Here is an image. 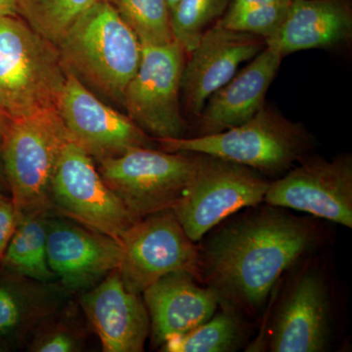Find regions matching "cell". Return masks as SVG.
I'll return each mask as SVG.
<instances>
[{
    "label": "cell",
    "instance_id": "obj_16",
    "mask_svg": "<svg viewBox=\"0 0 352 352\" xmlns=\"http://www.w3.org/2000/svg\"><path fill=\"white\" fill-rule=\"evenodd\" d=\"M330 300L325 282L307 271L289 289L278 310L272 331L273 352H321L330 333Z\"/></svg>",
    "mask_w": 352,
    "mask_h": 352
},
{
    "label": "cell",
    "instance_id": "obj_22",
    "mask_svg": "<svg viewBox=\"0 0 352 352\" xmlns=\"http://www.w3.org/2000/svg\"><path fill=\"white\" fill-rule=\"evenodd\" d=\"M48 294L36 287L0 285V337L36 325L50 314Z\"/></svg>",
    "mask_w": 352,
    "mask_h": 352
},
{
    "label": "cell",
    "instance_id": "obj_14",
    "mask_svg": "<svg viewBox=\"0 0 352 352\" xmlns=\"http://www.w3.org/2000/svg\"><path fill=\"white\" fill-rule=\"evenodd\" d=\"M261 36L232 31L215 23L208 28L185 62L182 101L185 112L198 118L208 99L265 48Z\"/></svg>",
    "mask_w": 352,
    "mask_h": 352
},
{
    "label": "cell",
    "instance_id": "obj_4",
    "mask_svg": "<svg viewBox=\"0 0 352 352\" xmlns=\"http://www.w3.org/2000/svg\"><path fill=\"white\" fill-rule=\"evenodd\" d=\"M67 76L54 43L16 16L0 18V109L9 119L57 109Z\"/></svg>",
    "mask_w": 352,
    "mask_h": 352
},
{
    "label": "cell",
    "instance_id": "obj_17",
    "mask_svg": "<svg viewBox=\"0 0 352 352\" xmlns=\"http://www.w3.org/2000/svg\"><path fill=\"white\" fill-rule=\"evenodd\" d=\"M196 279L184 271L173 272L143 292L155 346H162L171 338L193 330L217 312L219 296Z\"/></svg>",
    "mask_w": 352,
    "mask_h": 352
},
{
    "label": "cell",
    "instance_id": "obj_5",
    "mask_svg": "<svg viewBox=\"0 0 352 352\" xmlns=\"http://www.w3.org/2000/svg\"><path fill=\"white\" fill-rule=\"evenodd\" d=\"M69 139L57 109L10 120L1 138V154L18 214L53 212L51 180Z\"/></svg>",
    "mask_w": 352,
    "mask_h": 352
},
{
    "label": "cell",
    "instance_id": "obj_34",
    "mask_svg": "<svg viewBox=\"0 0 352 352\" xmlns=\"http://www.w3.org/2000/svg\"><path fill=\"white\" fill-rule=\"evenodd\" d=\"M2 197H6V196L0 195V198H2Z\"/></svg>",
    "mask_w": 352,
    "mask_h": 352
},
{
    "label": "cell",
    "instance_id": "obj_21",
    "mask_svg": "<svg viewBox=\"0 0 352 352\" xmlns=\"http://www.w3.org/2000/svg\"><path fill=\"white\" fill-rule=\"evenodd\" d=\"M242 340V328L235 310L224 307L207 322L183 335L175 336L161 346L166 352L235 351Z\"/></svg>",
    "mask_w": 352,
    "mask_h": 352
},
{
    "label": "cell",
    "instance_id": "obj_29",
    "mask_svg": "<svg viewBox=\"0 0 352 352\" xmlns=\"http://www.w3.org/2000/svg\"><path fill=\"white\" fill-rule=\"evenodd\" d=\"M289 1V0H231L226 12L235 13L245 9L275 3V2Z\"/></svg>",
    "mask_w": 352,
    "mask_h": 352
},
{
    "label": "cell",
    "instance_id": "obj_24",
    "mask_svg": "<svg viewBox=\"0 0 352 352\" xmlns=\"http://www.w3.org/2000/svg\"><path fill=\"white\" fill-rule=\"evenodd\" d=\"M100 0H21L19 13L34 31L57 45L69 27Z\"/></svg>",
    "mask_w": 352,
    "mask_h": 352
},
{
    "label": "cell",
    "instance_id": "obj_12",
    "mask_svg": "<svg viewBox=\"0 0 352 352\" xmlns=\"http://www.w3.org/2000/svg\"><path fill=\"white\" fill-rule=\"evenodd\" d=\"M58 112L69 138L100 162L134 148H154V143L129 119L109 107L73 74L67 76Z\"/></svg>",
    "mask_w": 352,
    "mask_h": 352
},
{
    "label": "cell",
    "instance_id": "obj_18",
    "mask_svg": "<svg viewBox=\"0 0 352 352\" xmlns=\"http://www.w3.org/2000/svg\"><path fill=\"white\" fill-rule=\"evenodd\" d=\"M283 57L265 46L251 63L208 99L199 116V135L233 129L251 120L265 105V97Z\"/></svg>",
    "mask_w": 352,
    "mask_h": 352
},
{
    "label": "cell",
    "instance_id": "obj_33",
    "mask_svg": "<svg viewBox=\"0 0 352 352\" xmlns=\"http://www.w3.org/2000/svg\"><path fill=\"white\" fill-rule=\"evenodd\" d=\"M179 1V0H168V6H170V10L173 8L177 4V2Z\"/></svg>",
    "mask_w": 352,
    "mask_h": 352
},
{
    "label": "cell",
    "instance_id": "obj_11",
    "mask_svg": "<svg viewBox=\"0 0 352 352\" xmlns=\"http://www.w3.org/2000/svg\"><path fill=\"white\" fill-rule=\"evenodd\" d=\"M264 201L351 228V155H340L331 161L308 155L283 177L270 182Z\"/></svg>",
    "mask_w": 352,
    "mask_h": 352
},
{
    "label": "cell",
    "instance_id": "obj_30",
    "mask_svg": "<svg viewBox=\"0 0 352 352\" xmlns=\"http://www.w3.org/2000/svg\"><path fill=\"white\" fill-rule=\"evenodd\" d=\"M21 0H0V18L17 16Z\"/></svg>",
    "mask_w": 352,
    "mask_h": 352
},
{
    "label": "cell",
    "instance_id": "obj_2",
    "mask_svg": "<svg viewBox=\"0 0 352 352\" xmlns=\"http://www.w3.org/2000/svg\"><path fill=\"white\" fill-rule=\"evenodd\" d=\"M65 68L85 85L122 105L142 46L108 0L90 7L57 43Z\"/></svg>",
    "mask_w": 352,
    "mask_h": 352
},
{
    "label": "cell",
    "instance_id": "obj_23",
    "mask_svg": "<svg viewBox=\"0 0 352 352\" xmlns=\"http://www.w3.org/2000/svg\"><path fill=\"white\" fill-rule=\"evenodd\" d=\"M113 6L141 44L175 41L168 0H113Z\"/></svg>",
    "mask_w": 352,
    "mask_h": 352
},
{
    "label": "cell",
    "instance_id": "obj_1",
    "mask_svg": "<svg viewBox=\"0 0 352 352\" xmlns=\"http://www.w3.org/2000/svg\"><path fill=\"white\" fill-rule=\"evenodd\" d=\"M315 239L311 220L268 205L210 236L199 250L200 277L214 289L219 305L254 314Z\"/></svg>",
    "mask_w": 352,
    "mask_h": 352
},
{
    "label": "cell",
    "instance_id": "obj_32",
    "mask_svg": "<svg viewBox=\"0 0 352 352\" xmlns=\"http://www.w3.org/2000/svg\"><path fill=\"white\" fill-rule=\"evenodd\" d=\"M9 122H10V119L0 109V141H1L2 136H3L4 132L8 126Z\"/></svg>",
    "mask_w": 352,
    "mask_h": 352
},
{
    "label": "cell",
    "instance_id": "obj_15",
    "mask_svg": "<svg viewBox=\"0 0 352 352\" xmlns=\"http://www.w3.org/2000/svg\"><path fill=\"white\" fill-rule=\"evenodd\" d=\"M80 305L105 352H141L150 318L139 295L127 291L119 270L112 271L80 298Z\"/></svg>",
    "mask_w": 352,
    "mask_h": 352
},
{
    "label": "cell",
    "instance_id": "obj_19",
    "mask_svg": "<svg viewBox=\"0 0 352 352\" xmlns=\"http://www.w3.org/2000/svg\"><path fill=\"white\" fill-rule=\"evenodd\" d=\"M351 34L349 0H292L279 31L265 43L284 58L298 51L336 47Z\"/></svg>",
    "mask_w": 352,
    "mask_h": 352
},
{
    "label": "cell",
    "instance_id": "obj_10",
    "mask_svg": "<svg viewBox=\"0 0 352 352\" xmlns=\"http://www.w3.org/2000/svg\"><path fill=\"white\" fill-rule=\"evenodd\" d=\"M119 272L127 291L140 296L166 275L184 271L200 278V254L171 208L134 222L120 239Z\"/></svg>",
    "mask_w": 352,
    "mask_h": 352
},
{
    "label": "cell",
    "instance_id": "obj_7",
    "mask_svg": "<svg viewBox=\"0 0 352 352\" xmlns=\"http://www.w3.org/2000/svg\"><path fill=\"white\" fill-rule=\"evenodd\" d=\"M97 163L104 182L138 221L173 210L195 170L196 154L140 147Z\"/></svg>",
    "mask_w": 352,
    "mask_h": 352
},
{
    "label": "cell",
    "instance_id": "obj_3",
    "mask_svg": "<svg viewBox=\"0 0 352 352\" xmlns=\"http://www.w3.org/2000/svg\"><path fill=\"white\" fill-rule=\"evenodd\" d=\"M157 140L164 151L210 155L266 175L291 170L314 147L302 124L287 119L267 104L251 120L219 133Z\"/></svg>",
    "mask_w": 352,
    "mask_h": 352
},
{
    "label": "cell",
    "instance_id": "obj_26",
    "mask_svg": "<svg viewBox=\"0 0 352 352\" xmlns=\"http://www.w3.org/2000/svg\"><path fill=\"white\" fill-rule=\"evenodd\" d=\"M291 1L289 0L252 7L239 12H226L217 23L232 31L261 36L266 43L279 31L286 19Z\"/></svg>",
    "mask_w": 352,
    "mask_h": 352
},
{
    "label": "cell",
    "instance_id": "obj_9",
    "mask_svg": "<svg viewBox=\"0 0 352 352\" xmlns=\"http://www.w3.org/2000/svg\"><path fill=\"white\" fill-rule=\"evenodd\" d=\"M53 210L120 243L135 222L117 194L108 186L94 157L69 139L51 180Z\"/></svg>",
    "mask_w": 352,
    "mask_h": 352
},
{
    "label": "cell",
    "instance_id": "obj_8",
    "mask_svg": "<svg viewBox=\"0 0 352 352\" xmlns=\"http://www.w3.org/2000/svg\"><path fill=\"white\" fill-rule=\"evenodd\" d=\"M141 46L140 64L122 98L127 116L157 139L185 138L182 78L186 53L176 41Z\"/></svg>",
    "mask_w": 352,
    "mask_h": 352
},
{
    "label": "cell",
    "instance_id": "obj_28",
    "mask_svg": "<svg viewBox=\"0 0 352 352\" xmlns=\"http://www.w3.org/2000/svg\"><path fill=\"white\" fill-rule=\"evenodd\" d=\"M18 219L19 214L11 198H0V258L3 256L7 245L12 237Z\"/></svg>",
    "mask_w": 352,
    "mask_h": 352
},
{
    "label": "cell",
    "instance_id": "obj_13",
    "mask_svg": "<svg viewBox=\"0 0 352 352\" xmlns=\"http://www.w3.org/2000/svg\"><path fill=\"white\" fill-rule=\"evenodd\" d=\"M46 248L51 270L72 292L92 288L119 270L122 261L119 241L52 212L47 219Z\"/></svg>",
    "mask_w": 352,
    "mask_h": 352
},
{
    "label": "cell",
    "instance_id": "obj_25",
    "mask_svg": "<svg viewBox=\"0 0 352 352\" xmlns=\"http://www.w3.org/2000/svg\"><path fill=\"white\" fill-rule=\"evenodd\" d=\"M231 0H179L171 9L176 43L190 54L208 28L226 13Z\"/></svg>",
    "mask_w": 352,
    "mask_h": 352
},
{
    "label": "cell",
    "instance_id": "obj_27",
    "mask_svg": "<svg viewBox=\"0 0 352 352\" xmlns=\"http://www.w3.org/2000/svg\"><path fill=\"white\" fill-rule=\"evenodd\" d=\"M82 349V339L78 331L65 325L53 324L44 327L32 340L31 349L34 352H76Z\"/></svg>",
    "mask_w": 352,
    "mask_h": 352
},
{
    "label": "cell",
    "instance_id": "obj_31",
    "mask_svg": "<svg viewBox=\"0 0 352 352\" xmlns=\"http://www.w3.org/2000/svg\"><path fill=\"white\" fill-rule=\"evenodd\" d=\"M7 194H10V190H9L6 171H4L3 161H2L1 154V141H0V195L7 197Z\"/></svg>",
    "mask_w": 352,
    "mask_h": 352
},
{
    "label": "cell",
    "instance_id": "obj_20",
    "mask_svg": "<svg viewBox=\"0 0 352 352\" xmlns=\"http://www.w3.org/2000/svg\"><path fill=\"white\" fill-rule=\"evenodd\" d=\"M52 210H36L19 215L17 226L2 256L4 266L41 284L56 281L47 259V219Z\"/></svg>",
    "mask_w": 352,
    "mask_h": 352
},
{
    "label": "cell",
    "instance_id": "obj_6",
    "mask_svg": "<svg viewBox=\"0 0 352 352\" xmlns=\"http://www.w3.org/2000/svg\"><path fill=\"white\" fill-rule=\"evenodd\" d=\"M270 184L251 168L196 154L195 170L173 210L190 239L199 242L227 217L263 203Z\"/></svg>",
    "mask_w": 352,
    "mask_h": 352
}]
</instances>
